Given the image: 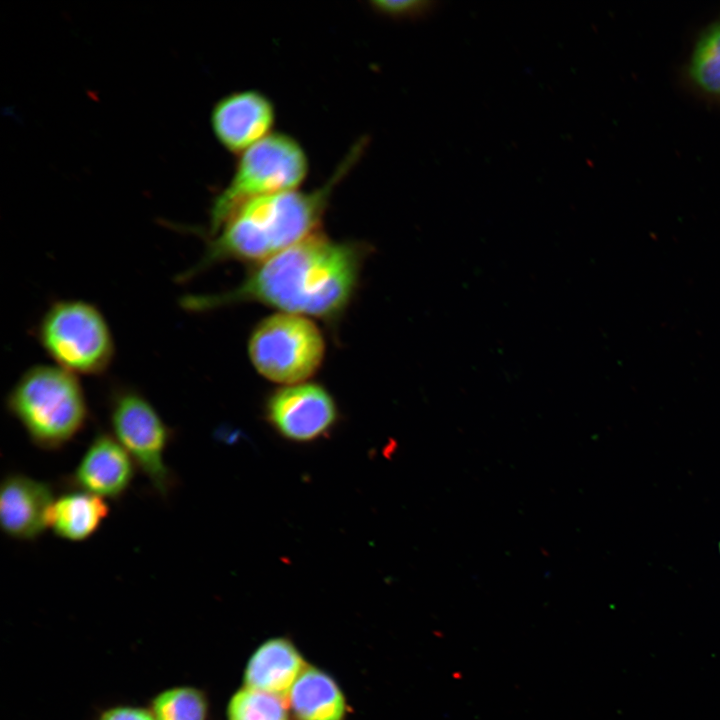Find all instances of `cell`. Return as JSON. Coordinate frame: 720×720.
Returning a JSON list of instances; mask_svg holds the SVG:
<instances>
[{
    "label": "cell",
    "mask_w": 720,
    "mask_h": 720,
    "mask_svg": "<svg viewBox=\"0 0 720 720\" xmlns=\"http://www.w3.org/2000/svg\"><path fill=\"white\" fill-rule=\"evenodd\" d=\"M362 249L318 233L257 263L240 284L209 295L181 300L191 312H207L239 303H260L283 313L336 318L357 287Z\"/></svg>",
    "instance_id": "6da1fadb"
},
{
    "label": "cell",
    "mask_w": 720,
    "mask_h": 720,
    "mask_svg": "<svg viewBox=\"0 0 720 720\" xmlns=\"http://www.w3.org/2000/svg\"><path fill=\"white\" fill-rule=\"evenodd\" d=\"M363 144L358 143L317 189L263 196L238 206L210 233L202 258L180 279L227 260L259 263L316 234L332 192L359 158Z\"/></svg>",
    "instance_id": "7a4b0ae2"
},
{
    "label": "cell",
    "mask_w": 720,
    "mask_h": 720,
    "mask_svg": "<svg viewBox=\"0 0 720 720\" xmlns=\"http://www.w3.org/2000/svg\"><path fill=\"white\" fill-rule=\"evenodd\" d=\"M6 408L39 449L57 451L85 428L89 408L75 374L53 364L28 368L6 397Z\"/></svg>",
    "instance_id": "3957f363"
},
{
    "label": "cell",
    "mask_w": 720,
    "mask_h": 720,
    "mask_svg": "<svg viewBox=\"0 0 720 720\" xmlns=\"http://www.w3.org/2000/svg\"><path fill=\"white\" fill-rule=\"evenodd\" d=\"M36 337L54 364L76 376H97L115 355L110 326L94 304L80 299L52 303L42 315Z\"/></svg>",
    "instance_id": "277c9868"
},
{
    "label": "cell",
    "mask_w": 720,
    "mask_h": 720,
    "mask_svg": "<svg viewBox=\"0 0 720 720\" xmlns=\"http://www.w3.org/2000/svg\"><path fill=\"white\" fill-rule=\"evenodd\" d=\"M238 156L230 182L213 201L210 233L249 200L298 190L309 171L302 145L281 132H272Z\"/></svg>",
    "instance_id": "5b68a950"
},
{
    "label": "cell",
    "mask_w": 720,
    "mask_h": 720,
    "mask_svg": "<svg viewBox=\"0 0 720 720\" xmlns=\"http://www.w3.org/2000/svg\"><path fill=\"white\" fill-rule=\"evenodd\" d=\"M248 353L263 377L292 385L302 383L318 370L325 342L309 318L280 312L256 326L249 339Z\"/></svg>",
    "instance_id": "8992f818"
},
{
    "label": "cell",
    "mask_w": 720,
    "mask_h": 720,
    "mask_svg": "<svg viewBox=\"0 0 720 720\" xmlns=\"http://www.w3.org/2000/svg\"><path fill=\"white\" fill-rule=\"evenodd\" d=\"M108 418L111 434L129 453L153 490L167 498L176 485L175 475L164 460L173 431L153 404L130 387L113 390Z\"/></svg>",
    "instance_id": "52a82bcc"
},
{
    "label": "cell",
    "mask_w": 720,
    "mask_h": 720,
    "mask_svg": "<svg viewBox=\"0 0 720 720\" xmlns=\"http://www.w3.org/2000/svg\"><path fill=\"white\" fill-rule=\"evenodd\" d=\"M266 415L283 437L307 442L330 430L337 419V408L324 387L302 382L272 393L266 403Z\"/></svg>",
    "instance_id": "ba28073f"
},
{
    "label": "cell",
    "mask_w": 720,
    "mask_h": 720,
    "mask_svg": "<svg viewBox=\"0 0 720 720\" xmlns=\"http://www.w3.org/2000/svg\"><path fill=\"white\" fill-rule=\"evenodd\" d=\"M275 120L273 102L255 89L225 95L214 105L210 117L218 142L237 155L271 134Z\"/></svg>",
    "instance_id": "9c48e42d"
},
{
    "label": "cell",
    "mask_w": 720,
    "mask_h": 720,
    "mask_svg": "<svg viewBox=\"0 0 720 720\" xmlns=\"http://www.w3.org/2000/svg\"><path fill=\"white\" fill-rule=\"evenodd\" d=\"M136 465L118 440L105 431L89 443L73 472L64 483L68 490L87 492L117 501L130 488Z\"/></svg>",
    "instance_id": "30bf717a"
},
{
    "label": "cell",
    "mask_w": 720,
    "mask_h": 720,
    "mask_svg": "<svg viewBox=\"0 0 720 720\" xmlns=\"http://www.w3.org/2000/svg\"><path fill=\"white\" fill-rule=\"evenodd\" d=\"M55 500L48 482L19 472L6 474L0 485V525L14 540L34 541L48 529Z\"/></svg>",
    "instance_id": "8fae6325"
},
{
    "label": "cell",
    "mask_w": 720,
    "mask_h": 720,
    "mask_svg": "<svg viewBox=\"0 0 720 720\" xmlns=\"http://www.w3.org/2000/svg\"><path fill=\"white\" fill-rule=\"evenodd\" d=\"M305 667L302 656L289 641L272 639L250 658L244 683L246 688L285 698Z\"/></svg>",
    "instance_id": "7c38bea8"
},
{
    "label": "cell",
    "mask_w": 720,
    "mask_h": 720,
    "mask_svg": "<svg viewBox=\"0 0 720 720\" xmlns=\"http://www.w3.org/2000/svg\"><path fill=\"white\" fill-rule=\"evenodd\" d=\"M109 511L105 499L83 491L68 490L55 498L48 528L59 538L82 542L98 531Z\"/></svg>",
    "instance_id": "4fadbf2b"
},
{
    "label": "cell",
    "mask_w": 720,
    "mask_h": 720,
    "mask_svg": "<svg viewBox=\"0 0 720 720\" xmlns=\"http://www.w3.org/2000/svg\"><path fill=\"white\" fill-rule=\"evenodd\" d=\"M297 720H342L345 700L337 684L324 672L306 666L287 695Z\"/></svg>",
    "instance_id": "5bb4252c"
},
{
    "label": "cell",
    "mask_w": 720,
    "mask_h": 720,
    "mask_svg": "<svg viewBox=\"0 0 720 720\" xmlns=\"http://www.w3.org/2000/svg\"><path fill=\"white\" fill-rule=\"evenodd\" d=\"M689 75L703 92L720 97V22L698 38L689 61Z\"/></svg>",
    "instance_id": "9a60e30c"
},
{
    "label": "cell",
    "mask_w": 720,
    "mask_h": 720,
    "mask_svg": "<svg viewBox=\"0 0 720 720\" xmlns=\"http://www.w3.org/2000/svg\"><path fill=\"white\" fill-rule=\"evenodd\" d=\"M155 720H205L207 702L193 687H175L158 694L152 701Z\"/></svg>",
    "instance_id": "2e32d148"
},
{
    "label": "cell",
    "mask_w": 720,
    "mask_h": 720,
    "mask_svg": "<svg viewBox=\"0 0 720 720\" xmlns=\"http://www.w3.org/2000/svg\"><path fill=\"white\" fill-rule=\"evenodd\" d=\"M229 720H288L284 698L245 688L231 698Z\"/></svg>",
    "instance_id": "e0dca14e"
},
{
    "label": "cell",
    "mask_w": 720,
    "mask_h": 720,
    "mask_svg": "<svg viewBox=\"0 0 720 720\" xmlns=\"http://www.w3.org/2000/svg\"><path fill=\"white\" fill-rule=\"evenodd\" d=\"M435 1L429 0H381L370 2L371 8L377 13L397 19H415L429 14Z\"/></svg>",
    "instance_id": "ac0fdd59"
},
{
    "label": "cell",
    "mask_w": 720,
    "mask_h": 720,
    "mask_svg": "<svg viewBox=\"0 0 720 720\" xmlns=\"http://www.w3.org/2000/svg\"><path fill=\"white\" fill-rule=\"evenodd\" d=\"M99 720H155L152 712L137 707H115L105 711Z\"/></svg>",
    "instance_id": "d6986e66"
},
{
    "label": "cell",
    "mask_w": 720,
    "mask_h": 720,
    "mask_svg": "<svg viewBox=\"0 0 720 720\" xmlns=\"http://www.w3.org/2000/svg\"><path fill=\"white\" fill-rule=\"evenodd\" d=\"M718 550H719V553H720V541H719V543H718Z\"/></svg>",
    "instance_id": "ffe728a7"
}]
</instances>
